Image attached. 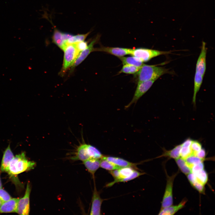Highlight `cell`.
<instances>
[{"mask_svg": "<svg viewBox=\"0 0 215 215\" xmlns=\"http://www.w3.org/2000/svg\"><path fill=\"white\" fill-rule=\"evenodd\" d=\"M52 39L53 42L62 50L66 44L64 39L63 33L55 28Z\"/></svg>", "mask_w": 215, "mask_h": 215, "instance_id": "d6986e66", "label": "cell"}, {"mask_svg": "<svg viewBox=\"0 0 215 215\" xmlns=\"http://www.w3.org/2000/svg\"><path fill=\"white\" fill-rule=\"evenodd\" d=\"M19 198H11L2 203L0 206V213L16 212Z\"/></svg>", "mask_w": 215, "mask_h": 215, "instance_id": "9a60e30c", "label": "cell"}, {"mask_svg": "<svg viewBox=\"0 0 215 215\" xmlns=\"http://www.w3.org/2000/svg\"><path fill=\"white\" fill-rule=\"evenodd\" d=\"M135 168L131 167H125L121 168L119 169L120 173V179H122L130 176L135 170ZM113 181L108 184L106 185V187H110L116 183L117 181Z\"/></svg>", "mask_w": 215, "mask_h": 215, "instance_id": "7402d4cb", "label": "cell"}, {"mask_svg": "<svg viewBox=\"0 0 215 215\" xmlns=\"http://www.w3.org/2000/svg\"><path fill=\"white\" fill-rule=\"evenodd\" d=\"M104 156L97 148L83 142L78 145L71 159L83 162L90 159H101Z\"/></svg>", "mask_w": 215, "mask_h": 215, "instance_id": "3957f363", "label": "cell"}, {"mask_svg": "<svg viewBox=\"0 0 215 215\" xmlns=\"http://www.w3.org/2000/svg\"><path fill=\"white\" fill-rule=\"evenodd\" d=\"M185 159L187 165L191 169L194 165L202 162L204 160L193 155L189 156Z\"/></svg>", "mask_w": 215, "mask_h": 215, "instance_id": "f1b7e54d", "label": "cell"}, {"mask_svg": "<svg viewBox=\"0 0 215 215\" xmlns=\"http://www.w3.org/2000/svg\"><path fill=\"white\" fill-rule=\"evenodd\" d=\"M192 140L188 139L181 144L180 155L181 157L185 159L192 155V152L191 148Z\"/></svg>", "mask_w": 215, "mask_h": 215, "instance_id": "ffe728a7", "label": "cell"}, {"mask_svg": "<svg viewBox=\"0 0 215 215\" xmlns=\"http://www.w3.org/2000/svg\"><path fill=\"white\" fill-rule=\"evenodd\" d=\"M100 159H90L85 161L83 163L88 171L95 179V174L100 167Z\"/></svg>", "mask_w": 215, "mask_h": 215, "instance_id": "2e32d148", "label": "cell"}, {"mask_svg": "<svg viewBox=\"0 0 215 215\" xmlns=\"http://www.w3.org/2000/svg\"><path fill=\"white\" fill-rule=\"evenodd\" d=\"M36 163L29 160L24 152L16 155L10 163L8 173L11 176L34 168Z\"/></svg>", "mask_w": 215, "mask_h": 215, "instance_id": "6da1fadb", "label": "cell"}, {"mask_svg": "<svg viewBox=\"0 0 215 215\" xmlns=\"http://www.w3.org/2000/svg\"><path fill=\"white\" fill-rule=\"evenodd\" d=\"M197 181L202 184L204 185L208 180V175L204 170L199 171L194 173Z\"/></svg>", "mask_w": 215, "mask_h": 215, "instance_id": "83f0119b", "label": "cell"}, {"mask_svg": "<svg viewBox=\"0 0 215 215\" xmlns=\"http://www.w3.org/2000/svg\"><path fill=\"white\" fill-rule=\"evenodd\" d=\"M203 77L200 73L195 71L194 77V94L193 97V102L194 105H195L196 104V95L202 84Z\"/></svg>", "mask_w": 215, "mask_h": 215, "instance_id": "ac0fdd59", "label": "cell"}, {"mask_svg": "<svg viewBox=\"0 0 215 215\" xmlns=\"http://www.w3.org/2000/svg\"><path fill=\"white\" fill-rule=\"evenodd\" d=\"M181 148V144L176 146L171 150H164V152L160 157H168L175 159H177L180 156V153Z\"/></svg>", "mask_w": 215, "mask_h": 215, "instance_id": "603a6c76", "label": "cell"}, {"mask_svg": "<svg viewBox=\"0 0 215 215\" xmlns=\"http://www.w3.org/2000/svg\"><path fill=\"white\" fill-rule=\"evenodd\" d=\"M175 160L179 168L183 173L188 174L191 173V168L188 165L185 159L179 157Z\"/></svg>", "mask_w": 215, "mask_h": 215, "instance_id": "cb8c5ba5", "label": "cell"}, {"mask_svg": "<svg viewBox=\"0 0 215 215\" xmlns=\"http://www.w3.org/2000/svg\"><path fill=\"white\" fill-rule=\"evenodd\" d=\"M119 169L109 171V173L114 179V181H116L120 179Z\"/></svg>", "mask_w": 215, "mask_h": 215, "instance_id": "d590c367", "label": "cell"}, {"mask_svg": "<svg viewBox=\"0 0 215 215\" xmlns=\"http://www.w3.org/2000/svg\"><path fill=\"white\" fill-rule=\"evenodd\" d=\"M100 167L109 171L121 168L107 160L102 159H100Z\"/></svg>", "mask_w": 215, "mask_h": 215, "instance_id": "d4e9b609", "label": "cell"}, {"mask_svg": "<svg viewBox=\"0 0 215 215\" xmlns=\"http://www.w3.org/2000/svg\"><path fill=\"white\" fill-rule=\"evenodd\" d=\"M102 159L107 160L121 168L131 167L136 169L137 168V164L129 162L120 158L104 156Z\"/></svg>", "mask_w": 215, "mask_h": 215, "instance_id": "5bb4252c", "label": "cell"}, {"mask_svg": "<svg viewBox=\"0 0 215 215\" xmlns=\"http://www.w3.org/2000/svg\"><path fill=\"white\" fill-rule=\"evenodd\" d=\"M177 174L176 173L171 176L167 175V184L162 202V208L171 205L173 204V184L174 178Z\"/></svg>", "mask_w": 215, "mask_h": 215, "instance_id": "ba28073f", "label": "cell"}, {"mask_svg": "<svg viewBox=\"0 0 215 215\" xmlns=\"http://www.w3.org/2000/svg\"><path fill=\"white\" fill-rule=\"evenodd\" d=\"M62 50L64 51V57L62 72L64 73L73 65L80 52L78 50L75 43H66Z\"/></svg>", "mask_w": 215, "mask_h": 215, "instance_id": "277c9868", "label": "cell"}, {"mask_svg": "<svg viewBox=\"0 0 215 215\" xmlns=\"http://www.w3.org/2000/svg\"><path fill=\"white\" fill-rule=\"evenodd\" d=\"M90 33V31L85 34H79L76 35H73L68 39L66 43L73 44L84 41Z\"/></svg>", "mask_w": 215, "mask_h": 215, "instance_id": "484cf974", "label": "cell"}, {"mask_svg": "<svg viewBox=\"0 0 215 215\" xmlns=\"http://www.w3.org/2000/svg\"><path fill=\"white\" fill-rule=\"evenodd\" d=\"M169 72L168 69L164 67L143 64L137 72L138 83L151 80L156 81Z\"/></svg>", "mask_w": 215, "mask_h": 215, "instance_id": "7a4b0ae2", "label": "cell"}, {"mask_svg": "<svg viewBox=\"0 0 215 215\" xmlns=\"http://www.w3.org/2000/svg\"><path fill=\"white\" fill-rule=\"evenodd\" d=\"M2 203V202L0 200V206H1Z\"/></svg>", "mask_w": 215, "mask_h": 215, "instance_id": "f35d334b", "label": "cell"}, {"mask_svg": "<svg viewBox=\"0 0 215 215\" xmlns=\"http://www.w3.org/2000/svg\"><path fill=\"white\" fill-rule=\"evenodd\" d=\"M119 59L123 64H129L140 67L143 64V62L139 59L134 56L129 57L122 56Z\"/></svg>", "mask_w": 215, "mask_h": 215, "instance_id": "44dd1931", "label": "cell"}, {"mask_svg": "<svg viewBox=\"0 0 215 215\" xmlns=\"http://www.w3.org/2000/svg\"><path fill=\"white\" fill-rule=\"evenodd\" d=\"M207 50L206 44L203 42L202 44L201 52L196 64V72L200 73L203 76L206 69Z\"/></svg>", "mask_w": 215, "mask_h": 215, "instance_id": "30bf717a", "label": "cell"}, {"mask_svg": "<svg viewBox=\"0 0 215 215\" xmlns=\"http://www.w3.org/2000/svg\"><path fill=\"white\" fill-rule=\"evenodd\" d=\"M190 147L192 152V155L195 156L202 148L201 144L196 140H192Z\"/></svg>", "mask_w": 215, "mask_h": 215, "instance_id": "4dcf8cb0", "label": "cell"}, {"mask_svg": "<svg viewBox=\"0 0 215 215\" xmlns=\"http://www.w3.org/2000/svg\"><path fill=\"white\" fill-rule=\"evenodd\" d=\"M31 191L30 185L28 182L25 194L23 197L19 198L16 213L21 215H28L30 211V196Z\"/></svg>", "mask_w": 215, "mask_h": 215, "instance_id": "8992f818", "label": "cell"}, {"mask_svg": "<svg viewBox=\"0 0 215 215\" xmlns=\"http://www.w3.org/2000/svg\"><path fill=\"white\" fill-rule=\"evenodd\" d=\"M131 50V49L130 48L102 46L95 48L94 51L105 52L119 57L130 54Z\"/></svg>", "mask_w": 215, "mask_h": 215, "instance_id": "7c38bea8", "label": "cell"}, {"mask_svg": "<svg viewBox=\"0 0 215 215\" xmlns=\"http://www.w3.org/2000/svg\"><path fill=\"white\" fill-rule=\"evenodd\" d=\"M14 157L9 144L3 153L0 169L1 172L8 173L10 163Z\"/></svg>", "mask_w": 215, "mask_h": 215, "instance_id": "4fadbf2b", "label": "cell"}, {"mask_svg": "<svg viewBox=\"0 0 215 215\" xmlns=\"http://www.w3.org/2000/svg\"><path fill=\"white\" fill-rule=\"evenodd\" d=\"M100 36H97L90 42L85 50L81 51L79 53L75 62L72 65L73 68L76 67L81 63L91 53L94 51L93 46L97 42L100 38Z\"/></svg>", "mask_w": 215, "mask_h": 215, "instance_id": "8fae6325", "label": "cell"}, {"mask_svg": "<svg viewBox=\"0 0 215 215\" xmlns=\"http://www.w3.org/2000/svg\"><path fill=\"white\" fill-rule=\"evenodd\" d=\"M12 198L10 194L2 188H0V200L2 203L6 202Z\"/></svg>", "mask_w": 215, "mask_h": 215, "instance_id": "d6a6232c", "label": "cell"}, {"mask_svg": "<svg viewBox=\"0 0 215 215\" xmlns=\"http://www.w3.org/2000/svg\"><path fill=\"white\" fill-rule=\"evenodd\" d=\"M205 150L202 148L199 151L197 152L196 155V156L198 157L204 159L205 156Z\"/></svg>", "mask_w": 215, "mask_h": 215, "instance_id": "8d00e7d4", "label": "cell"}, {"mask_svg": "<svg viewBox=\"0 0 215 215\" xmlns=\"http://www.w3.org/2000/svg\"><path fill=\"white\" fill-rule=\"evenodd\" d=\"M190 182L192 186L199 192L204 193L205 191L204 185L198 182L196 178Z\"/></svg>", "mask_w": 215, "mask_h": 215, "instance_id": "1f68e13d", "label": "cell"}, {"mask_svg": "<svg viewBox=\"0 0 215 215\" xmlns=\"http://www.w3.org/2000/svg\"><path fill=\"white\" fill-rule=\"evenodd\" d=\"M1 171L0 170V174H1ZM2 183H1V179H0V188H2Z\"/></svg>", "mask_w": 215, "mask_h": 215, "instance_id": "74e56055", "label": "cell"}, {"mask_svg": "<svg viewBox=\"0 0 215 215\" xmlns=\"http://www.w3.org/2000/svg\"><path fill=\"white\" fill-rule=\"evenodd\" d=\"M204 165L202 162L194 165L191 168V172L194 173L204 169Z\"/></svg>", "mask_w": 215, "mask_h": 215, "instance_id": "836d02e7", "label": "cell"}, {"mask_svg": "<svg viewBox=\"0 0 215 215\" xmlns=\"http://www.w3.org/2000/svg\"><path fill=\"white\" fill-rule=\"evenodd\" d=\"M75 43L78 50L80 52L86 49L88 46L87 42L85 41L79 42Z\"/></svg>", "mask_w": 215, "mask_h": 215, "instance_id": "e575fe53", "label": "cell"}, {"mask_svg": "<svg viewBox=\"0 0 215 215\" xmlns=\"http://www.w3.org/2000/svg\"><path fill=\"white\" fill-rule=\"evenodd\" d=\"M145 173L140 172L135 170L132 174L128 177L121 179L116 182V183L119 182H128L133 179L139 176L143 175Z\"/></svg>", "mask_w": 215, "mask_h": 215, "instance_id": "f546056e", "label": "cell"}, {"mask_svg": "<svg viewBox=\"0 0 215 215\" xmlns=\"http://www.w3.org/2000/svg\"><path fill=\"white\" fill-rule=\"evenodd\" d=\"M139 67L129 64H123L119 73H124L128 74H133L137 73Z\"/></svg>", "mask_w": 215, "mask_h": 215, "instance_id": "4316f807", "label": "cell"}, {"mask_svg": "<svg viewBox=\"0 0 215 215\" xmlns=\"http://www.w3.org/2000/svg\"><path fill=\"white\" fill-rule=\"evenodd\" d=\"M94 186L91 200V206L90 214H101V207L104 199H102L97 191L94 180Z\"/></svg>", "mask_w": 215, "mask_h": 215, "instance_id": "9c48e42d", "label": "cell"}, {"mask_svg": "<svg viewBox=\"0 0 215 215\" xmlns=\"http://www.w3.org/2000/svg\"><path fill=\"white\" fill-rule=\"evenodd\" d=\"M155 80H151L138 83L133 96L131 102L125 107L128 108L132 105L135 103L152 86Z\"/></svg>", "mask_w": 215, "mask_h": 215, "instance_id": "52a82bcc", "label": "cell"}, {"mask_svg": "<svg viewBox=\"0 0 215 215\" xmlns=\"http://www.w3.org/2000/svg\"><path fill=\"white\" fill-rule=\"evenodd\" d=\"M186 199H183L178 205L170 206L161 208L159 215H172L174 214L184 206L187 202Z\"/></svg>", "mask_w": 215, "mask_h": 215, "instance_id": "e0dca14e", "label": "cell"}, {"mask_svg": "<svg viewBox=\"0 0 215 215\" xmlns=\"http://www.w3.org/2000/svg\"><path fill=\"white\" fill-rule=\"evenodd\" d=\"M169 53L170 51L141 48L135 49H131L130 54L139 59L143 62H147L156 56L168 54Z\"/></svg>", "mask_w": 215, "mask_h": 215, "instance_id": "5b68a950", "label": "cell"}]
</instances>
